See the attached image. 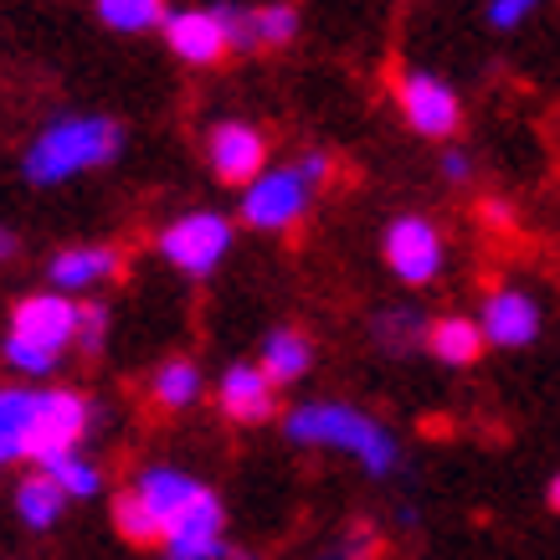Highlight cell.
<instances>
[{"label": "cell", "instance_id": "obj_1", "mask_svg": "<svg viewBox=\"0 0 560 560\" xmlns=\"http://www.w3.org/2000/svg\"><path fill=\"white\" fill-rule=\"evenodd\" d=\"M139 493L160 514L171 556H201V560L226 556V540H221L226 510H221V499L206 489L201 478L180 474V468H150V474L139 478Z\"/></svg>", "mask_w": 560, "mask_h": 560}, {"label": "cell", "instance_id": "obj_2", "mask_svg": "<svg viewBox=\"0 0 560 560\" xmlns=\"http://www.w3.org/2000/svg\"><path fill=\"white\" fill-rule=\"evenodd\" d=\"M299 447H335V453H350L360 458V468L375 478H386L396 463H401V447L386 427L365 417L360 407H345V401H308V407H293L289 422H283Z\"/></svg>", "mask_w": 560, "mask_h": 560}, {"label": "cell", "instance_id": "obj_3", "mask_svg": "<svg viewBox=\"0 0 560 560\" xmlns=\"http://www.w3.org/2000/svg\"><path fill=\"white\" fill-rule=\"evenodd\" d=\"M124 135L114 119H98V114H72V119L47 124L42 135L32 139V150L21 160V171L32 186H62L72 175L98 171L119 154Z\"/></svg>", "mask_w": 560, "mask_h": 560}, {"label": "cell", "instance_id": "obj_4", "mask_svg": "<svg viewBox=\"0 0 560 560\" xmlns=\"http://www.w3.org/2000/svg\"><path fill=\"white\" fill-rule=\"evenodd\" d=\"M308 201H314V180L304 175V165H278L242 186V221L257 232H289L304 221Z\"/></svg>", "mask_w": 560, "mask_h": 560}, {"label": "cell", "instance_id": "obj_5", "mask_svg": "<svg viewBox=\"0 0 560 560\" xmlns=\"http://www.w3.org/2000/svg\"><path fill=\"white\" fill-rule=\"evenodd\" d=\"M232 253V221L217 211H186L160 232V257L180 268L186 278H206L217 272V262Z\"/></svg>", "mask_w": 560, "mask_h": 560}, {"label": "cell", "instance_id": "obj_6", "mask_svg": "<svg viewBox=\"0 0 560 560\" xmlns=\"http://www.w3.org/2000/svg\"><path fill=\"white\" fill-rule=\"evenodd\" d=\"M78 314L83 304H72V293L62 289H47V293H32L11 308V335L26 345H42L51 355H62L68 345H78Z\"/></svg>", "mask_w": 560, "mask_h": 560}, {"label": "cell", "instance_id": "obj_7", "mask_svg": "<svg viewBox=\"0 0 560 560\" xmlns=\"http://www.w3.org/2000/svg\"><path fill=\"white\" fill-rule=\"evenodd\" d=\"M165 47L186 62V68H217L221 57L232 51V32L221 21V5H186L165 16Z\"/></svg>", "mask_w": 560, "mask_h": 560}, {"label": "cell", "instance_id": "obj_8", "mask_svg": "<svg viewBox=\"0 0 560 560\" xmlns=\"http://www.w3.org/2000/svg\"><path fill=\"white\" fill-rule=\"evenodd\" d=\"M88 438V401L78 390H36V427L26 442V458L42 463L51 453H68Z\"/></svg>", "mask_w": 560, "mask_h": 560}, {"label": "cell", "instance_id": "obj_9", "mask_svg": "<svg viewBox=\"0 0 560 560\" xmlns=\"http://www.w3.org/2000/svg\"><path fill=\"white\" fill-rule=\"evenodd\" d=\"M386 262L401 283H432L442 272V232L427 217H396L386 226Z\"/></svg>", "mask_w": 560, "mask_h": 560}, {"label": "cell", "instance_id": "obj_10", "mask_svg": "<svg viewBox=\"0 0 560 560\" xmlns=\"http://www.w3.org/2000/svg\"><path fill=\"white\" fill-rule=\"evenodd\" d=\"M396 103H401L407 124L422 139H447L463 119L458 93L442 83V78H432V72H407V78L396 83Z\"/></svg>", "mask_w": 560, "mask_h": 560}, {"label": "cell", "instance_id": "obj_11", "mask_svg": "<svg viewBox=\"0 0 560 560\" xmlns=\"http://www.w3.org/2000/svg\"><path fill=\"white\" fill-rule=\"evenodd\" d=\"M206 160H211L217 180H226V186H247V180H257V175L268 171V139L257 135L253 124L226 119L206 135Z\"/></svg>", "mask_w": 560, "mask_h": 560}, {"label": "cell", "instance_id": "obj_12", "mask_svg": "<svg viewBox=\"0 0 560 560\" xmlns=\"http://www.w3.org/2000/svg\"><path fill=\"white\" fill-rule=\"evenodd\" d=\"M483 335L499 350H525L535 335H540V304L529 299L525 289H493L483 299Z\"/></svg>", "mask_w": 560, "mask_h": 560}, {"label": "cell", "instance_id": "obj_13", "mask_svg": "<svg viewBox=\"0 0 560 560\" xmlns=\"http://www.w3.org/2000/svg\"><path fill=\"white\" fill-rule=\"evenodd\" d=\"M272 386H278V381H272L262 365H232V371L221 375L217 401L232 422H268L272 417Z\"/></svg>", "mask_w": 560, "mask_h": 560}, {"label": "cell", "instance_id": "obj_14", "mask_svg": "<svg viewBox=\"0 0 560 560\" xmlns=\"http://www.w3.org/2000/svg\"><path fill=\"white\" fill-rule=\"evenodd\" d=\"M119 262L124 257L114 247H68V253L51 257L47 283L62 293H88V289H98V283H108L119 272Z\"/></svg>", "mask_w": 560, "mask_h": 560}, {"label": "cell", "instance_id": "obj_15", "mask_svg": "<svg viewBox=\"0 0 560 560\" xmlns=\"http://www.w3.org/2000/svg\"><path fill=\"white\" fill-rule=\"evenodd\" d=\"M483 324L478 319H438L432 329H427V350L442 360V365H474L478 355H483Z\"/></svg>", "mask_w": 560, "mask_h": 560}, {"label": "cell", "instance_id": "obj_16", "mask_svg": "<svg viewBox=\"0 0 560 560\" xmlns=\"http://www.w3.org/2000/svg\"><path fill=\"white\" fill-rule=\"evenodd\" d=\"M62 504H68V489H62L51 474H42V468H36V474L16 489V514L32 529H51V525H57V520H62Z\"/></svg>", "mask_w": 560, "mask_h": 560}, {"label": "cell", "instance_id": "obj_17", "mask_svg": "<svg viewBox=\"0 0 560 560\" xmlns=\"http://www.w3.org/2000/svg\"><path fill=\"white\" fill-rule=\"evenodd\" d=\"M308 365H314V345H308L299 329H278V335H268V345H262V371H268L278 386L299 381Z\"/></svg>", "mask_w": 560, "mask_h": 560}, {"label": "cell", "instance_id": "obj_18", "mask_svg": "<svg viewBox=\"0 0 560 560\" xmlns=\"http://www.w3.org/2000/svg\"><path fill=\"white\" fill-rule=\"evenodd\" d=\"M32 427H36V390L0 386V442H5L16 458H26Z\"/></svg>", "mask_w": 560, "mask_h": 560}, {"label": "cell", "instance_id": "obj_19", "mask_svg": "<svg viewBox=\"0 0 560 560\" xmlns=\"http://www.w3.org/2000/svg\"><path fill=\"white\" fill-rule=\"evenodd\" d=\"M150 396L160 401L165 411H180L201 396V365L196 360H165L150 381Z\"/></svg>", "mask_w": 560, "mask_h": 560}, {"label": "cell", "instance_id": "obj_20", "mask_svg": "<svg viewBox=\"0 0 560 560\" xmlns=\"http://www.w3.org/2000/svg\"><path fill=\"white\" fill-rule=\"evenodd\" d=\"M98 5V21L108 26V32H154V26H165V0H93Z\"/></svg>", "mask_w": 560, "mask_h": 560}, {"label": "cell", "instance_id": "obj_21", "mask_svg": "<svg viewBox=\"0 0 560 560\" xmlns=\"http://www.w3.org/2000/svg\"><path fill=\"white\" fill-rule=\"evenodd\" d=\"M42 474H51L62 489H68V499H93V493L103 489V478H98V468L78 453V447H68V453H51V458H42L36 463Z\"/></svg>", "mask_w": 560, "mask_h": 560}, {"label": "cell", "instance_id": "obj_22", "mask_svg": "<svg viewBox=\"0 0 560 560\" xmlns=\"http://www.w3.org/2000/svg\"><path fill=\"white\" fill-rule=\"evenodd\" d=\"M114 525H119L124 540H135V545H154V540H165V529H160V514L150 510V499L144 493H124L119 504H114Z\"/></svg>", "mask_w": 560, "mask_h": 560}, {"label": "cell", "instance_id": "obj_23", "mask_svg": "<svg viewBox=\"0 0 560 560\" xmlns=\"http://www.w3.org/2000/svg\"><path fill=\"white\" fill-rule=\"evenodd\" d=\"M253 32H257V47H289L299 36V11L293 5H257Z\"/></svg>", "mask_w": 560, "mask_h": 560}, {"label": "cell", "instance_id": "obj_24", "mask_svg": "<svg viewBox=\"0 0 560 560\" xmlns=\"http://www.w3.org/2000/svg\"><path fill=\"white\" fill-rule=\"evenodd\" d=\"M5 365L21 375H47V371H57V355L42 350V345H26L16 335H5Z\"/></svg>", "mask_w": 560, "mask_h": 560}, {"label": "cell", "instance_id": "obj_25", "mask_svg": "<svg viewBox=\"0 0 560 560\" xmlns=\"http://www.w3.org/2000/svg\"><path fill=\"white\" fill-rule=\"evenodd\" d=\"M103 340H108V308L83 304V314H78V350H83V355H98Z\"/></svg>", "mask_w": 560, "mask_h": 560}, {"label": "cell", "instance_id": "obj_26", "mask_svg": "<svg viewBox=\"0 0 560 560\" xmlns=\"http://www.w3.org/2000/svg\"><path fill=\"white\" fill-rule=\"evenodd\" d=\"M540 11V0H489V26L493 32H514Z\"/></svg>", "mask_w": 560, "mask_h": 560}, {"label": "cell", "instance_id": "obj_27", "mask_svg": "<svg viewBox=\"0 0 560 560\" xmlns=\"http://www.w3.org/2000/svg\"><path fill=\"white\" fill-rule=\"evenodd\" d=\"M221 21L232 32V51H253L257 32H253V11H237V5H221Z\"/></svg>", "mask_w": 560, "mask_h": 560}, {"label": "cell", "instance_id": "obj_28", "mask_svg": "<svg viewBox=\"0 0 560 560\" xmlns=\"http://www.w3.org/2000/svg\"><path fill=\"white\" fill-rule=\"evenodd\" d=\"M417 335V314H381V340L386 345H411Z\"/></svg>", "mask_w": 560, "mask_h": 560}, {"label": "cell", "instance_id": "obj_29", "mask_svg": "<svg viewBox=\"0 0 560 560\" xmlns=\"http://www.w3.org/2000/svg\"><path fill=\"white\" fill-rule=\"evenodd\" d=\"M324 560H371V540H365V535H350V540H340Z\"/></svg>", "mask_w": 560, "mask_h": 560}, {"label": "cell", "instance_id": "obj_30", "mask_svg": "<svg viewBox=\"0 0 560 560\" xmlns=\"http://www.w3.org/2000/svg\"><path fill=\"white\" fill-rule=\"evenodd\" d=\"M468 171H474V165H468V154H463V150L442 154V175H447V180H468Z\"/></svg>", "mask_w": 560, "mask_h": 560}, {"label": "cell", "instance_id": "obj_31", "mask_svg": "<svg viewBox=\"0 0 560 560\" xmlns=\"http://www.w3.org/2000/svg\"><path fill=\"white\" fill-rule=\"evenodd\" d=\"M299 165H304V175L314 180V186H324V175H329V160H324V154H304Z\"/></svg>", "mask_w": 560, "mask_h": 560}, {"label": "cell", "instance_id": "obj_32", "mask_svg": "<svg viewBox=\"0 0 560 560\" xmlns=\"http://www.w3.org/2000/svg\"><path fill=\"white\" fill-rule=\"evenodd\" d=\"M16 253V237H11V232H5V226H0V262H5V257Z\"/></svg>", "mask_w": 560, "mask_h": 560}, {"label": "cell", "instance_id": "obj_33", "mask_svg": "<svg viewBox=\"0 0 560 560\" xmlns=\"http://www.w3.org/2000/svg\"><path fill=\"white\" fill-rule=\"evenodd\" d=\"M550 510L560 514V474H556V483H550Z\"/></svg>", "mask_w": 560, "mask_h": 560}, {"label": "cell", "instance_id": "obj_34", "mask_svg": "<svg viewBox=\"0 0 560 560\" xmlns=\"http://www.w3.org/2000/svg\"><path fill=\"white\" fill-rule=\"evenodd\" d=\"M175 560H201V556H175Z\"/></svg>", "mask_w": 560, "mask_h": 560}]
</instances>
